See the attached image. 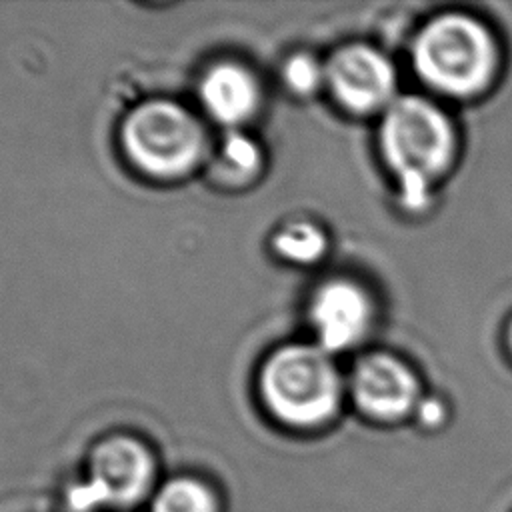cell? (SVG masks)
Segmentation results:
<instances>
[{"instance_id":"6da1fadb","label":"cell","mask_w":512,"mask_h":512,"mask_svg":"<svg viewBox=\"0 0 512 512\" xmlns=\"http://www.w3.org/2000/svg\"><path fill=\"white\" fill-rule=\"evenodd\" d=\"M378 150L392 174L400 202L420 212L456 156V130L448 114L428 98L398 96L378 126Z\"/></svg>"},{"instance_id":"7a4b0ae2","label":"cell","mask_w":512,"mask_h":512,"mask_svg":"<svg viewBox=\"0 0 512 512\" xmlns=\"http://www.w3.org/2000/svg\"><path fill=\"white\" fill-rule=\"evenodd\" d=\"M420 80L450 98H474L496 78L500 50L490 28L472 14L446 12L430 18L412 44Z\"/></svg>"},{"instance_id":"3957f363","label":"cell","mask_w":512,"mask_h":512,"mask_svg":"<svg viewBox=\"0 0 512 512\" xmlns=\"http://www.w3.org/2000/svg\"><path fill=\"white\" fill-rule=\"evenodd\" d=\"M258 392L268 414L298 432L318 430L340 410L344 384L332 354L314 344H286L262 364Z\"/></svg>"},{"instance_id":"277c9868","label":"cell","mask_w":512,"mask_h":512,"mask_svg":"<svg viewBox=\"0 0 512 512\" xmlns=\"http://www.w3.org/2000/svg\"><path fill=\"white\" fill-rule=\"evenodd\" d=\"M120 140L128 162L156 180L190 174L206 150L200 120L170 100H148L136 106L122 124Z\"/></svg>"},{"instance_id":"5b68a950","label":"cell","mask_w":512,"mask_h":512,"mask_svg":"<svg viewBox=\"0 0 512 512\" xmlns=\"http://www.w3.org/2000/svg\"><path fill=\"white\" fill-rule=\"evenodd\" d=\"M156 464L134 436L114 434L88 454L86 472L66 490L72 512H124L152 496Z\"/></svg>"},{"instance_id":"8992f818","label":"cell","mask_w":512,"mask_h":512,"mask_svg":"<svg viewBox=\"0 0 512 512\" xmlns=\"http://www.w3.org/2000/svg\"><path fill=\"white\" fill-rule=\"evenodd\" d=\"M324 86L350 114L384 112L398 98L394 64L368 44L338 48L324 62Z\"/></svg>"},{"instance_id":"52a82bcc","label":"cell","mask_w":512,"mask_h":512,"mask_svg":"<svg viewBox=\"0 0 512 512\" xmlns=\"http://www.w3.org/2000/svg\"><path fill=\"white\" fill-rule=\"evenodd\" d=\"M350 396L358 412L376 424H398L414 416L424 398L412 366L388 352L358 358L350 376Z\"/></svg>"},{"instance_id":"ba28073f","label":"cell","mask_w":512,"mask_h":512,"mask_svg":"<svg viewBox=\"0 0 512 512\" xmlns=\"http://www.w3.org/2000/svg\"><path fill=\"white\" fill-rule=\"evenodd\" d=\"M316 344L330 352H346L364 342L374 324V302L370 292L352 278L324 280L312 294L308 306Z\"/></svg>"},{"instance_id":"9c48e42d","label":"cell","mask_w":512,"mask_h":512,"mask_svg":"<svg viewBox=\"0 0 512 512\" xmlns=\"http://www.w3.org/2000/svg\"><path fill=\"white\" fill-rule=\"evenodd\" d=\"M260 96L258 78L238 62L210 66L198 84V98L204 112L228 130H238L256 114Z\"/></svg>"},{"instance_id":"30bf717a","label":"cell","mask_w":512,"mask_h":512,"mask_svg":"<svg viewBox=\"0 0 512 512\" xmlns=\"http://www.w3.org/2000/svg\"><path fill=\"white\" fill-rule=\"evenodd\" d=\"M262 168L260 146L240 130H228L222 138L214 162L212 174L226 186H242L258 176Z\"/></svg>"},{"instance_id":"8fae6325","label":"cell","mask_w":512,"mask_h":512,"mask_svg":"<svg viewBox=\"0 0 512 512\" xmlns=\"http://www.w3.org/2000/svg\"><path fill=\"white\" fill-rule=\"evenodd\" d=\"M214 490L200 478L174 476L164 480L150 496V512H218Z\"/></svg>"},{"instance_id":"7c38bea8","label":"cell","mask_w":512,"mask_h":512,"mask_svg":"<svg viewBox=\"0 0 512 512\" xmlns=\"http://www.w3.org/2000/svg\"><path fill=\"white\" fill-rule=\"evenodd\" d=\"M274 252L294 264H314L318 262L326 248L328 238L320 226L308 220L284 224L272 238Z\"/></svg>"},{"instance_id":"4fadbf2b","label":"cell","mask_w":512,"mask_h":512,"mask_svg":"<svg viewBox=\"0 0 512 512\" xmlns=\"http://www.w3.org/2000/svg\"><path fill=\"white\" fill-rule=\"evenodd\" d=\"M282 80L294 94H314L324 86V64L308 52L292 54L282 66Z\"/></svg>"},{"instance_id":"5bb4252c","label":"cell","mask_w":512,"mask_h":512,"mask_svg":"<svg viewBox=\"0 0 512 512\" xmlns=\"http://www.w3.org/2000/svg\"><path fill=\"white\" fill-rule=\"evenodd\" d=\"M414 418L422 432H440L442 426L448 422V410L440 398H422L414 412Z\"/></svg>"},{"instance_id":"9a60e30c","label":"cell","mask_w":512,"mask_h":512,"mask_svg":"<svg viewBox=\"0 0 512 512\" xmlns=\"http://www.w3.org/2000/svg\"><path fill=\"white\" fill-rule=\"evenodd\" d=\"M506 342H508V348H510V354H512V320H510L508 330H506Z\"/></svg>"}]
</instances>
